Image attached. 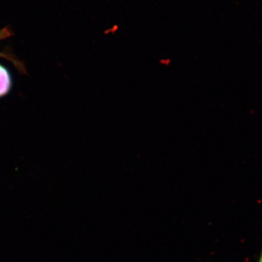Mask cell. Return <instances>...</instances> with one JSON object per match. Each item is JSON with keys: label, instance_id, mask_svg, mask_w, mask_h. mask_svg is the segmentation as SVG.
I'll list each match as a JSON object with an SVG mask.
<instances>
[{"label": "cell", "instance_id": "6da1fadb", "mask_svg": "<svg viewBox=\"0 0 262 262\" xmlns=\"http://www.w3.org/2000/svg\"><path fill=\"white\" fill-rule=\"evenodd\" d=\"M12 79L9 71L0 65V97L8 94L11 89Z\"/></svg>", "mask_w": 262, "mask_h": 262}, {"label": "cell", "instance_id": "7a4b0ae2", "mask_svg": "<svg viewBox=\"0 0 262 262\" xmlns=\"http://www.w3.org/2000/svg\"><path fill=\"white\" fill-rule=\"evenodd\" d=\"M11 35L9 29L7 28L3 29L0 30V41L9 37Z\"/></svg>", "mask_w": 262, "mask_h": 262}, {"label": "cell", "instance_id": "3957f363", "mask_svg": "<svg viewBox=\"0 0 262 262\" xmlns=\"http://www.w3.org/2000/svg\"><path fill=\"white\" fill-rule=\"evenodd\" d=\"M258 262H262V252L261 254V257H260V259L259 261H258Z\"/></svg>", "mask_w": 262, "mask_h": 262}]
</instances>
